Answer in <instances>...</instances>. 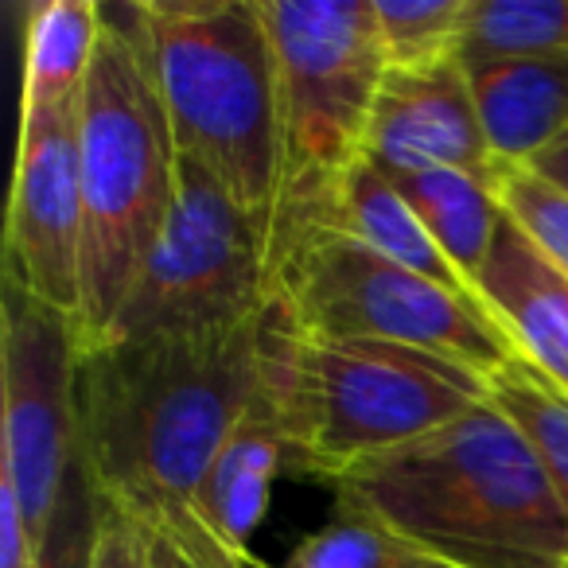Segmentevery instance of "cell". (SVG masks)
Returning <instances> with one entry per match:
<instances>
[{
  "label": "cell",
  "instance_id": "cell-1",
  "mask_svg": "<svg viewBox=\"0 0 568 568\" xmlns=\"http://www.w3.org/2000/svg\"><path fill=\"white\" fill-rule=\"evenodd\" d=\"M273 296L230 327L90 343L79 371L82 467L110 514L180 541L203 568H237L199 526L195 495L265 371Z\"/></svg>",
  "mask_w": 568,
  "mask_h": 568
},
{
  "label": "cell",
  "instance_id": "cell-2",
  "mask_svg": "<svg viewBox=\"0 0 568 568\" xmlns=\"http://www.w3.org/2000/svg\"><path fill=\"white\" fill-rule=\"evenodd\" d=\"M355 506L459 568H568V510L495 402L332 483Z\"/></svg>",
  "mask_w": 568,
  "mask_h": 568
},
{
  "label": "cell",
  "instance_id": "cell-3",
  "mask_svg": "<svg viewBox=\"0 0 568 568\" xmlns=\"http://www.w3.org/2000/svg\"><path fill=\"white\" fill-rule=\"evenodd\" d=\"M82 339L110 332L180 187L141 0L102 4V40L82 90Z\"/></svg>",
  "mask_w": 568,
  "mask_h": 568
},
{
  "label": "cell",
  "instance_id": "cell-4",
  "mask_svg": "<svg viewBox=\"0 0 568 568\" xmlns=\"http://www.w3.org/2000/svg\"><path fill=\"white\" fill-rule=\"evenodd\" d=\"M149 55L180 156L273 219L281 94L261 0H141Z\"/></svg>",
  "mask_w": 568,
  "mask_h": 568
},
{
  "label": "cell",
  "instance_id": "cell-5",
  "mask_svg": "<svg viewBox=\"0 0 568 568\" xmlns=\"http://www.w3.org/2000/svg\"><path fill=\"white\" fill-rule=\"evenodd\" d=\"M490 402V374L382 339H324L296 324L288 371L293 467L335 483Z\"/></svg>",
  "mask_w": 568,
  "mask_h": 568
},
{
  "label": "cell",
  "instance_id": "cell-6",
  "mask_svg": "<svg viewBox=\"0 0 568 568\" xmlns=\"http://www.w3.org/2000/svg\"><path fill=\"white\" fill-rule=\"evenodd\" d=\"M273 293L301 332L324 339L405 343L483 374L518 355L475 293L428 281L320 222L273 230Z\"/></svg>",
  "mask_w": 568,
  "mask_h": 568
},
{
  "label": "cell",
  "instance_id": "cell-7",
  "mask_svg": "<svg viewBox=\"0 0 568 568\" xmlns=\"http://www.w3.org/2000/svg\"><path fill=\"white\" fill-rule=\"evenodd\" d=\"M281 94V191L273 222L312 214L366 156L386 82L374 0H261Z\"/></svg>",
  "mask_w": 568,
  "mask_h": 568
},
{
  "label": "cell",
  "instance_id": "cell-8",
  "mask_svg": "<svg viewBox=\"0 0 568 568\" xmlns=\"http://www.w3.org/2000/svg\"><path fill=\"white\" fill-rule=\"evenodd\" d=\"M273 296V219L237 203L203 164L180 156L164 234L136 268L98 343H144L230 327Z\"/></svg>",
  "mask_w": 568,
  "mask_h": 568
},
{
  "label": "cell",
  "instance_id": "cell-9",
  "mask_svg": "<svg viewBox=\"0 0 568 568\" xmlns=\"http://www.w3.org/2000/svg\"><path fill=\"white\" fill-rule=\"evenodd\" d=\"M82 327L4 276L0 288V382H4V456L0 483L17 495L28 537L51 568L59 518L82 467Z\"/></svg>",
  "mask_w": 568,
  "mask_h": 568
},
{
  "label": "cell",
  "instance_id": "cell-10",
  "mask_svg": "<svg viewBox=\"0 0 568 568\" xmlns=\"http://www.w3.org/2000/svg\"><path fill=\"white\" fill-rule=\"evenodd\" d=\"M82 98L20 113L4 222V276L63 316L82 320Z\"/></svg>",
  "mask_w": 568,
  "mask_h": 568
},
{
  "label": "cell",
  "instance_id": "cell-11",
  "mask_svg": "<svg viewBox=\"0 0 568 568\" xmlns=\"http://www.w3.org/2000/svg\"><path fill=\"white\" fill-rule=\"evenodd\" d=\"M293 343L296 320L288 304L273 293V327H268V351L257 394L245 405L242 420L219 448L195 495L199 526L206 529L214 549L237 568L253 557L250 541L268 514L273 479L284 467H293V420H288Z\"/></svg>",
  "mask_w": 568,
  "mask_h": 568
},
{
  "label": "cell",
  "instance_id": "cell-12",
  "mask_svg": "<svg viewBox=\"0 0 568 568\" xmlns=\"http://www.w3.org/2000/svg\"><path fill=\"white\" fill-rule=\"evenodd\" d=\"M366 156L386 172L456 168L503 187V168L490 156L467 71L452 59L433 71H389L374 102Z\"/></svg>",
  "mask_w": 568,
  "mask_h": 568
},
{
  "label": "cell",
  "instance_id": "cell-13",
  "mask_svg": "<svg viewBox=\"0 0 568 568\" xmlns=\"http://www.w3.org/2000/svg\"><path fill=\"white\" fill-rule=\"evenodd\" d=\"M471 288L503 324L518 355L568 394V276L541 257L510 219L498 226L490 257Z\"/></svg>",
  "mask_w": 568,
  "mask_h": 568
},
{
  "label": "cell",
  "instance_id": "cell-14",
  "mask_svg": "<svg viewBox=\"0 0 568 568\" xmlns=\"http://www.w3.org/2000/svg\"><path fill=\"white\" fill-rule=\"evenodd\" d=\"M467 82L503 172L526 168L568 129V55L475 67Z\"/></svg>",
  "mask_w": 568,
  "mask_h": 568
},
{
  "label": "cell",
  "instance_id": "cell-15",
  "mask_svg": "<svg viewBox=\"0 0 568 568\" xmlns=\"http://www.w3.org/2000/svg\"><path fill=\"white\" fill-rule=\"evenodd\" d=\"M301 222H320V226H332L351 234L355 242L371 245L374 253L397 261V265L413 268V273L428 276V281H440L448 288H467L475 293L471 284L452 268V261L440 253V245L433 242V234L425 230V222L417 219L405 195L397 191V183L374 164L371 156L355 160L347 168L335 191L327 195V203L312 214L288 222H273V230L284 226H301Z\"/></svg>",
  "mask_w": 568,
  "mask_h": 568
},
{
  "label": "cell",
  "instance_id": "cell-16",
  "mask_svg": "<svg viewBox=\"0 0 568 568\" xmlns=\"http://www.w3.org/2000/svg\"><path fill=\"white\" fill-rule=\"evenodd\" d=\"M386 175L397 183L405 203L417 211V219L425 222V230L452 261V268L467 284H475L506 219L498 191L475 175L456 172V168H402V172Z\"/></svg>",
  "mask_w": 568,
  "mask_h": 568
},
{
  "label": "cell",
  "instance_id": "cell-17",
  "mask_svg": "<svg viewBox=\"0 0 568 568\" xmlns=\"http://www.w3.org/2000/svg\"><path fill=\"white\" fill-rule=\"evenodd\" d=\"M102 40L98 0H43L24 28V94L20 113L59 110L82 98Z\"/></svg>",
  "mask_w": 568,
  "mask_h": 568
},
{
  "label": "cell",
  "instance_id": "cell-18",
  "mask_svg": "<svg viewBox=\"0 0 568 568\" xmlns=\"http://www.w3.org/2000/svg\"><path fill=\"white\" fill-rule=\"evenodd\" d=\"M552 55H568V0H467L456 48L464 71Z\"/></svg>",
  "mask_w": 568,
  "mask_h": 568
},
{
  "label": "cell",
  "instance_id": "cell-19",
  "mask_svg": "<svg viewBox=\"0 0 568 568\" xmlns=\"http://www.w3.org/2000/svg\"><path fill=\"white\" fill-rule=\"evenodd\" d=\"M490 402L529 440L568 510V394L557 382L545 378L529 358L514 355L510 363L490 374Z\"/></svg>",
  "mask_w": 568,
  "mask_h": 568
},
{
  "label": "cell",
  "instance_id": "cell-20",
  "mask_svg": "<svg viewBox=\"0 0 568 568\" xmlns=\"http://www.w3.org/2000/svg\"><path fill=\"white\" fill-rule=\"evenodd\" d=\"M284 568H459L444 560L440 552L425 549L413 537L397 534L382 518L355 506L335 510L320 534L304 537L284 560Z\"/></svg>",
  "mask_w": 568,
  "mask_h": 568
},
{
  "label": "cell",
  "instance_id": "cell-21",
  "mask_svg": "<svg viewBox=\"0 0 568 568\" xmlns=\"http://www.w3.org/2000/svg\"><path fill=\"white\" fill-rule=\"evenodd\" d=\"M467 0H374L389 71H433L452 63L464 32Z\"/></svg>",
  "mask_w": 568,
  "mask_h": 568
},
{
  "label": "cell",
  "instance_id": "cell-22",
  "mask_svg": "<svg viewBox=\"0 0 568 568\" xmlns=\"http://www.w3.org/2000/svg\"><path fill=\"white\" fill-rule=\"evenodd\" d=\"M498 199L506 206V219L568 276V191L545 183L529 168H514L503 175Z\"/></svg>",
  "mask_w": 568,
  "mask_h": 568
},
{
  "label": "cell",
  "instance_id": "cell-23",
  "mask_svg": "<svg viewBox=\"0 0 568 568\" xmlns=\"http://www.w3.org/2000/svg\"><path fill=\"white\" fill-rule=\"evenodd\" d=\"M102 510V506H98ZM90 568H149V541L144 529L125 521L121 514L102 510L98 518L94 552H90Z\"/></svg>",
  "mask_w": 568,
  "mask_h": 568
},
{
  "label": "cell",
  "instance_id": "cell-24",
  "mask_svg": "<svg viewBox=\"0 0 568 568\" xmlns=\"http://www.w3.org/2000/svg\"><path fill=\"white\" fill-rule=\"evenodd\" d=\"M0 568H43L32 537H28L24 514L4 483H0Z\"/></svg>",
  "mask_w": 568,
  "mask_h": 568
},
{
  "label": "cell",
  "instance_id": "cell-25",
  "mask_svg": "<svg viewBox=\"0 0 568 568\" xmlns=\"http://www.w3.org/2000/svg\"><path fill=\"white\" fill-rule=\"evenodd\" d=\"M526 168H529L534 175H541L545 183H552V187L568 191V129L557 136V141L549 144V149L541 152V156L529 160Z\"/></svg>",
  "mask_w": 568,
  "mask_h": 568
},
{
  "label": "cell",
  "instance_id": "cell-26",
  "mask_svg": "<svg viewBox=\"0 0 568 568\" xmlns=\"http://www.w3.org/2000/svg\"><path fill=\"white\" fill-rule=\"evenodd\" d=\"M144 541H149V568H203L180 541H172V537L144 534Z\"/></svg>",
  "mask_w": 568,
  "mask_h": 568
},
{
  "label": "cell",
  "instance_id": "cell-27",
  "mask_svg": "<svg viewBox=\"0 0 568 568\" xmlns=\"http://www.w3.org/2000/svg\"><path fill=\"white\" fill-rule=\"evenodd\" d=\"M242 568H273V565H265V560H257V557H250V560H245V565Z\"/></svg>",
  "mask_w": 568,
  "mask_h": 568
}]
</instances>
